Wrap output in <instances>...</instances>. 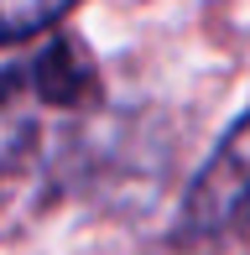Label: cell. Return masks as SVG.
Listing matches in <instances>:
<instances>
[{
	"label": "cell",
	"instance_id": "6da1fadb",
	"mask_svg": "<svg viewBox=\"0 0 250 255\" xmlns=\"http://www.w3.org/2000/svg\"><path fill=\"white\" fill-rule=\"evenodd\" d=\"M250 224V110L224 130L214 156L188 182L172 219V245H203V240L240 235Z\"/></svg>",
	"mask_w": 250,
	"mask_h": 255
},
{
	"label": "cell",
	"instance_id": "7a4b0ae2",
	"mask_svg": "<svg viewBox=\"0 0 250 255\" xmlns=\"http://www.w3.org/2000/svg\"><path fill=\"white\" fill-rule=\"evenodd\" d=\"M21 84H26L31 99L58 104V110H78L99 94V73L94 57L84 52V42L68 37V31H52L47 47H42L31 63H21Z\"/></svg>",
	"mask_w": 250,
	"mask_h": 255
},
{
	"label": "cell",
	"instance_id": "3957f363",
	"mask_svg": "<svg viewBox=\"0 0 250 255\" xmlns=\"http://www.w3.org/2000/svg\"><path fill=\"white\" fill-rule=\"evenodd\" d=\"M73 5H42V0H0V47H21V42L42 37V31H63Z\"/></svg>",
	"mask_w": 250,
	"mask_h": 255
}]
</instances>
